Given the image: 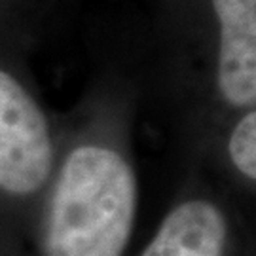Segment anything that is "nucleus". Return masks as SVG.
I'll list each match as a JSON object with an SVG mask.
<instances>
[{
    "label": "nucleus",
    "mask_w": 256,
    "mask_h": 256,
    "mask_svg": "<svg viewBox=\"0 0 256 256\" xmlns=\"http://www.w3.org/2000/svg\"><path fill=\"white\" fill-rule=\"evenodd\" d=\"M135 78L102 72L74 110L76 135L46 188L44 256H122L138 209V178L124 135L138 108Z\"/></svg>",
    "instance_id": "f257e3e1"
},
{
    "label": "nucleus",
    "mask_w": 256,
    "mask_h": 256,
    "mask_svg": "<svg viewBox=\"0 0 256 256\" xmlns=\"http://www.w3.org/2000/svg\"><path fill=\"white\" fill-rule=\"evenodd\" d=\"M156 82L188 126L256 106V0H158Z\"/></svg>",
    "instance_id": "f03ea898"
},
{
    "label": "nucleus",
    "mask_w": 256,
    "mask_h": 256,
    "mask_svg": "<svg viewBox=\"0 0 256 256\" xmlns=\"http://www.w3.org/2000/svg\"><path fill=\"white\" fill-rule=\"evenodd\" d=\"M28 28L0 23V194L12 200L46 192L59 158L57 122L25 63Z\"/></svg>",
    "instance_id": "7ed1b4c3"
},
{
    "label": "nucleus",
    "mask_w": 256,
    "mask_h": 256,
    "mask_svg": "<svg viewBox=\"0 0 256 256\" xmlns=\"http://www.w3.org/2000/svg\"><path fill=\"white\" fill-rule=\"evenodd\" d=\"M230 220L214 200L190 196L164 216L140 256H224Z\"/></svg>",
    "instance_id": "20e7f679"
},
{
    "label": "nucleus",
    "mask_w": 256,
    "mask_h": 256,
    "mask_svg": "<svg viewBox=\"0 0 256 256\" xmlns=\"http://www.w3.org/2000/svg\"><path fill=\"white\" fill-rule=\"evenodd\" d=\"M214 133L222 138L232 169L245 180H256V106L241 110L228 118Z\"/></svg>",
    "instance_id": "39448f33"
},
{
    "label": "nucleus",
    "mask_w": 256,
    "mask_h": 256,
    "mask_svg": "<svg viewBox=\"0 0 256 256\" xmlns=\"http://www.w3.org/2000/svg\"><path fill=\"white\" fill-rule=\"evenodd\" d=\"M28 4H30V0H0V12L28 21Z\"/></svg>",
    "instance_id": "423d86ee"
},
{
    "label": "nucleus",
    "mask_w": 256,
    "mask_h": 256,
    "mask_svg": "<svg viewBox=\"0 0 256 256\" xmlns=\"http://www.w3.org/2000/svg\"><path fill=\"white\" fill-rule=\"evenodd\" d=\"M0 23H19V25H27L28 27V21L21 18H16V16H8V14H2L0 12Z\"/></svg>",
    "instance_id": "0eeeda50"
}]
</instances>
